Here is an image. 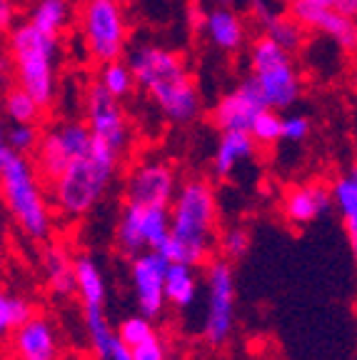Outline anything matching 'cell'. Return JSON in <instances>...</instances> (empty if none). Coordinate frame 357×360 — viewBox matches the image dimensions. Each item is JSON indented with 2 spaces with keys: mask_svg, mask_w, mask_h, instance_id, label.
Listing matches in <instances>:
<instances>
[{
  "mask_svg": "<svg viewBox=\"0 0 357 360\" xmlns=\"http://www.w3.org/2000/svg\"><path fill=\"white\" fill-rule=\"evenodd\" d=\"M128 63L138 90L145 93L162 118L173 125L195 123L202 112V96L183 53L157 43H140L130 51Z\"/></svg>",
  "mask_w": 357,
  "mask_h": 360,
  "instance_id": "6da1fadb",
  "label": "cell"
},
{
  "mask_svg": "<svg viewBox=\"0 0 357 360\" xmlns=\"http://www.w3.org/2000/svg\"><path fill=\"white\" fill-rule=\"evenodd\" d=\"M173 236L157 250L168 263L207 265L218 245V195L210 180L188 178L170 202Z\"/></svg>",
  "mask_w": 357,
  "mask_h": 360,
  "instance_id": "7a4b0ae2",
  "label": "cell"
},
{
  "mask_svg": "<svg viewBox=\"0 0 357 360\" xmlns=\"http://www.w3.org/2000/svg\"><path fill=\"white\" fill-rule=\"evenodd\" d=\"M0 180L3 198L13 225L33 243H48L53 233V208L45 195L33 158L20 155L11 146L0 148Z\"/></svg>",
  "mask_w": 357,
  "mask_h": 360,
  "instance_id": "3957f363",
  "label": "cell"
},
{
  "mask_svg": "<svg viewBox=\"0 0 357 360\" xmlns=\"http://www.w3.org/2000/svg\"><path fill=\"white\" fill-rule=\"evenodd\" d=\"M123 155L108 143L95 141L83 158H78L51 186L56 210L67 220H80L95 210V205L110 191L112 180L120 173Z\"/></svg>",
  "mask_w": 357,
  "mask_h": 360,
  "instance_id": "277c9868",
  "label": "cell"
},
{
  "mask_svg": "<svg viewBox=\"0 0 357 360\" xmlns=\"http://www.w3.org/2000/svg\"><path fill=\"white\" fill-rule=\"evenodd\" d=\"M6 56L13 68V80L48 110L58 98V65L60 38L40 33L33 22H18L6 33Z\"/></svg>",
  "mask_w": 357,
  "mask_h": 360,
  "instance_id": "5b68a950",
  "label": "cell"
},
{
  "mask_svg": "<svg viewBox=\"0 0 357 360\" xmlns=\"http://www.w3.org/2000/svg\"><path fill=\"white\" fill-rule=\"evenodd\" d=\"M250 78L273 110H290L302 96V75L295 65V56L268 35L250 43Z\"/></svg>",
  "mask_w": 357,
  "mask_h": 360,
  "instance_id": "8992f818",
  "label": "cell"
},
{
  "mask_svg": "<svg viewBox=\"0 0 357 360\" xmlns=\"http://www.w3.org/2000/svg\"><path fill=\"white\" fill-rule=\"evenodd\" d=\"M78 30L88 58L98 65L123 60L130 22L123 0H80Z\"/></svg>",
  "mask_w": 357,
  "mask_h": 360,
  "instance_id": "52a82bcc",
  "label": "cell"
},
{
  "mask_svg": "<svg viewBox=\"0 0 357 360\" xmlns=\"http://www.w3.org/2000/svg\"><path fill=\"white\" fill-rule=\"evenodd\" d=\"M205 315L200 335L210 348H220L233 338L238 323V283L230 260L215 258L205 265Z\"/></svg>",
  "mask_w": 357,
  "mask_h": 360,
  "instance_id": "ba28073f",
  "label": "cell"
},
{
  "mask_svg": "<svg viewBox=\"0 0 357 360\" xmlns=\"http://www.w3.org/2000/svg\"><path fill=\"white\" fill-rule=\"evenodd\" d=\"M90 146H93V133L85 120H60L43 130L33 163L40 178L48 186H53L78 158H83L90 150Z\"/></svg>",
  "mask_w": 357,
  "mask_h": 360,
  "instance_id": "9c48e42d",
  "label": "cell"
},
{
  "mask_svg": "<svg viewBox=\"0 0 357 360\" xmlns=\"http://www.w3.org/2000/svg\"><path fill=\"white\" fill-rule=\"evenodd\" d=\"M170 236H173L170 208H160V205L125 202L115 225V243L120 253H125L128 258H135L145 250H160Z\"/></svg>",
  "mask_w": 357,
  "mask_h": 360,
  "instance_id": "30bf717a",
  "label": "cell"
},
{
  "mask_svg": "<svg viewBox=\"0 0 357 360\" xmlns=\"http://www.w3.org/2000/svg\"><path fill=\"white\" fill-rule=\"evenodd\" d=\"M83 120L88 123L95 141L108 143L120 155L130 148V120L123 108V101L110 96L98 80L85 88L83 96Z\"/></svg>",
  "mask_w": 357,
  "mask_h": 360,
  "instance_id": "8fae6325",
  "label": "cell"
},
{
  "mask_svg": "<svg viewBox=\"0 0 357 360\" xmlns=\"http://www.w3.org/2000/svg\"><path fill=\"white\" fill-rule=\"evenodd\" d=\"M178 170L160 158H148L130 168L125 178V202L170 208L178 195Z\"/></svg>",
  "mask_w": 357,
  "mask_h": 360,
  "instance_id": "7c38bea8",
  "label": "cell"
},
{
  "mask_svg": "<svg viewBox=\"0 0 357 360\" xmlns=\"http://www.w3.org/2000/svg\"><path fill=\"white\" fill-rule=\"evenodd\" d=\"M170 263L157 250L130 258V283H133L135 308L150 321H157L165 313L168 295H165V281H168Z\"/></svg>",
  "mask_w": 357,
  "mask_h": 360,
  "instance_id": "4fadbf2b",
  "label": "cell"
},
{
  "mask_svg": "<svg viewBox=\"0 0 357 360\" xmlns=\"http://www.w3.org/2000/svg\"><path fill=\"white\" fill-rule=\"evenodd\" d=\"M265 108H268V103H265L263 93H260L255 80L247 75L245 80L233 85L228 93H223L215 101L210 110V123L220 133H228V130H247L250 133L255 118Z\"/></svg>",
  "mask_w": 357,
  "mask_h": 360,
  "instance_id": "5bb4252c",
  "label": "cell"
},
{
  "mask_svg": "<svg viewBox=\"0 0 357 360\" xmlns=\"http://www.w3.org/2000/svg\"><path fill=\"white\" fill-rule=\"evenodd\" d=\"M287 11L302 22L307 33H320L345 53H357V20L342 15L335 8H320L307 0H292Z\"/></svg>",
  "mask_w": 357,
  "mask_h": 360,
  "instance_id": "9a60e30c",
  "label": "cell"
},
{
  "mask_svg": "<svg viewBox=\"0 0 357 360\" xmlns=\"http://www.w3.org/2000/svg\"><path fill=\"white\" fill-rule=\"evenodd\" d=\"M332 208H335L332 186H325L320 180L290 186L283 193V200H280L283 218L295 228H305V225L315 223Z\"/></svg>",
  "mask_w": 357,
  "mask_h": 360,
  "instance_id": "2e32d148",
  "label": "cell"
},
{
  "mask_svg": "<svg viewBox=\"0 0 357 360\" xmlns=\"http://www.w3.org/2000/svg\"><path fill=\"white\" fill-rule=\"evenodd\" d=\"M11 350L15 360H58L60 358V340L58 330L48 315H35L11 338Z\"/></svg>",
  "mask_w": 357,
  "mask_h": 360,
  "instance_id": "e0dca14e",
  "label": "cell"
},
{
  "mask_svg": "<svg viewBox=\"0 0 357 360\" xmlns=\"http://www.w3.org/2000/svg\"><path fill=\"white\" fill-rule=\"evenodd\" d=\"M202 33L207 43L220 53L235 56L247 45V22L238 8L212 6L202 13Z\"/></svg>",
  "mask_w": 357,
  "mask_h": 360,
  "instance_id": "ac0fdd59",
  "label": "cell"
},
{
  "mask_svg": "<svg viewBox=\"0 0 357 360\" xmlns=\"http://www.w3.org/2000/svg\"><path fill=\"white\" fill-rule=\"evenodd\" d=\"M40 273L45 288L56 298H73L78 295V278H75V255L60 240L43 243L40 250Z\"/></svg>",
  "mask_w": 357,
  "mask_h": 360,
  "instance_id": "d6986e66",
  "label": "cell"
},
{
  "mask_svg": "<svg viewBox=\"0 0 357 360\" xmlns=\"http://www.w3.org/2000/svg\"><path fill=\"white\" fill-rule=\"evenodd\" d=\"M257 155V143L247 130H228L220 133L218 146L212 153V173L218 178H230L242 163H250Z\"/></svg>",
  "mask_w": 357,
  "mask_h": 360,
  "instance_id": "ffe728a7",
  "label": "cell"
},
{
  "mask_svg": "<svg viewBox=\"0 0 357 360\" xmlns=\"http://www.w3.org/2000/svg\"><path fill=\"white\" fill-rule=\"evenodd\" d=\"M75 278H78V300L85 310H105L108 283L100 263L93 255H75Z\"/></svg>",
  "mask_w": 357,
  "mask_h": 360,
  "instance_id": "44dd1931",
  "label": "cell"
},
{
  "mask_svg": "<svg viewBox=\"0 0 357 360\" xmlns=\"http://www.w3.org/2000/svg\"><path fill=\"white\" fill-rule=\"evenodd\" d=\"M28 20L40 33L51 35V38H60L73 20L70 0H33L28 8Z\"/></svg>",
  "mask_w": 357,
  "mask_h": 360,
  "instance_id": "7402d4cb",
  "label": "cell"
},
{
  "mask_svg": "<svg viewBox=\"0 0 357 360\" xmlns=\"http://www.w3.org/2000/svg\"><path fill=\"white\" fill-rule=\"evenodd\" d=\"M200 292V276H197L195 265L188 263H170L168 281H165V295L168 305L178 310H185L197 300Z\"/></svg>",
  "mask_w": 357,
  "mask_h": 360,
  "instance_id": "603a6c76",
  "label": "cell"
},
{
  "mask_svg": "<svg viewBox=\"0 0 357 360\" xmlns=\"http://www.w3.org/2000/svg\"><path fill=\"white\" fill-rule=\"evenodd\" d=\"M332 195L347 238L357 240V163H352L345 173L332 180Z\"/></svg>",
  "mask_w": 357,
  "mask_h": 360,
  "instance_id": "cb8c5ba5",
  "label": "cell"
},
{
  "mask_svg": "<svg viewBox=\"0 0 357 360\" xmlns=\"http://www.w3.org/2000/svg\"><path fill=\"white\" fill-rule=\"evenodd\" d=\"M35 305L28 295L15 290H3L0 295V330L3 335L11 338L15 330H20L28 321L35 318Z\"/></svg>",
  "mask_w": 357,
  "mask_h": 360,
  "instance_id": "d4e9b609",
  "label": "cell"
},
{
  "mask_svg": "<svg viewBox=\"0 0 357 360\" xmlns=\"http://www.w3.org/2000/svg\"><path fill=\"white\" fill-rule=\"evenodd\" d=\"M263 35L273 38L278 45H283L285 51H290L295 56L302 45H305L307 30L302 28L300 20H295V15L290 11H280L273 20H268L263 25Z\"/></svg>",
  "mask_w": 357,
  "mask_h": 360,
  "instance_id": "484cf974",
  "label": "cell"
},
{
  "mask_svg": "<svg viewBox=\"0 0 357 360\" xmlns=\"http://www.w3.org/2000/svg\"><path fill=\"white\" fill-rule=\"evenodd\" d=\"M95 80H98V83H100L110 96H115L117 101L130 98L135 93V88H138V83H135V73H133V68H130L128 60H112V63L100 65V73H98V78Z\"/></svg>",
  "mask_w": 357,
  "mask_h": 360,
  "instance_id": "4316f807",
  "label": "cell"
},
{
  "mask_svg": "<svg viewBox=\"0 0 357 360\" xmlns=\"http://www.w3.org/2000/svg\"><path fill=\"white\" fill-rule=\"evenodd\" d=\"M3 105H6V115L11 123H35L38 125L45 112V108L30 96L28 90H22L20 85H13V88L6 90V101H3Z\"/></svg>",
  "mask_w": 357,
  "mask_h": 360,
  "instance_id": "83f0119b",
  "label": "cell"
},
{
  "mask_svg": "<svg viewBox=\"0 0 357 360\" xmlns=\"http://www.w3.org/2000/svg\"><path fill=\"white\" fill-rule=\"evenodd\" d=\"M283 123H285V115H280V110L265 108L255 118V123H252L250 135L255 138L257 146L273 148L283 141Z\"/></svg>",
  "mask_w": 357,
  "mask_h": 360,
  "instance_id": "f1b7e54d",
  "label": "cell"
},
{
  "mask_svg": "<svg viewBox=\"0 0 357 360\" xmlns=\"http://www.w3.org/2000/svg\"><path fill=\"white\" fill-rule=\"evenodd\" d=\"M40 138H43V130L35 123H11L6 128V141L3 146H11L20 155H35L40 146Z\"/></svg>",
  "mask_w": 357,
  "mask_h": 360,
  "instance_id": "f546056e",
  "label": "cell"
},
{
  "mask_svg": "<svg viewBox=\"0 0 357 360\" xmlns=\"http://www.w3.org/2000/svg\"><path fill=\"white\" fill-rule=\"evenodd\" d=\"M250 243H252V238L247 228H242V225H230V228H225V231L220 233L218 250L225 260L235 263V260L245 258V255L250 253Z\"/></svg>",
  "mask_w": 357,
  "mask_h": 360,
  "instance_id": "4dcf8cb0",
  "label": "cell"
},
{
  "mask_svg": "<svg viewBox=\"0 0 357 360\" xmlns=\"http://www.w3.org/2000/svg\"><path fill=\"white\" fill-rule=\"evenodd\" d=\"M155 326H152L150 318H145L143 313H133V315H125L123 321L117 323V338L123 340L125 348H135L140 345L143 340L155 335Z\"/></svg>",
  "mask_w": 357,
  "mask_h": 360,
  "instance_id": "1f68e13d",
  "label": "cell"
},
{
  "mask_svg": "<svg viewBox=\"0 0 357 360\" xmlns=\"http://www.w3.org/2000/svg\"><path fill=\"white\" fill-rule=\"evenodd\" d=\"M130 355H133V360H170L168 343L162 340L160 333H155L152 338H148L140 345L130 348Z\"/></svg>",
  "mask_w": 357,
  "mask_h": 360,
  "instance_id": "d6a6232c",
  "label": "cell"
},
{
  "mask_svg": "<svg viewBox=\"0 0 357 360\" xmlns=\"http://www.w3.org/2000/svg\"><path fill=\"white\" fill-rule=\"evenodd\" d=\"M313 133V123L310 118L300 115V112H292V115H285L283 123V141L287 143H305Z\"/></svg>",
  "mask_w": 357,
  "mask_h": 360,
  "instance_id": "836d02e7",
  "label": "cell"
},
{
  "mask_svg": "<svg viewBox=\"0 0 357 360\" xmlns=\"http://www.w3.org/2000/svg\"><path fill=\"white\" fill-rule=\"evenodd\" d=\"M245 6H247V13H250L252 20L263 28L265 22L273 20L275 15L280 13V3L278 0H245Z\"/></svg>",
  "mask_w": 357,
  "mask_h": 360,
  "instance_id": "e575fe53",
  "label": "cell"
},
{
  "mask_svg": "<svg viewBox=\"0 0 357 360\" xmlns=\"http://www.w3.org/2000/svg\"><path fill=\"white\" fill-rule=\"evenodd\" d=\"M18 6L15 0H0V28L3 33H11L18 25Z\"/></svg>",
  "mask_w": 357,
  "mask_h": 360,
  "instance_id": "d590c367",
  "label": "cell"
},
{
  "mask_svg": "<svg viewBox=\"0 0 357 360\" xmlns=\"http://www.w3.org/2000/svg\"><path fill=\"white\" fill-rule=\"evenodd\" d=\"M335 11H340L342 15H347V18H352V20H357V0H340Z\"/></svg>",
  "mask_w": 357,
  "mask_h": 360,
  "instance_id": "8d00e7d4",
  "label": "cell"
},
{
  "mask_svg": "<svg viewBox=\"0 0 357 360\" xmlns=\"http://www.w3.org/2000/svg\"><path fill=\"white\" fill-rule=\"evenodd\" d=\"M110 360H133V355H130V350L123 345V340H120V343H117V348L112 350Z\"/></svg>",
  "mask_w": 357,
  "mask_h": 360,
  "instance_id": "74e56055",
  "label": "cell"
},
{
  "mask_svg": "<svg viewBox=\"0 0 357 360\" xmlns=\"http://www.w3.org/2000/svg\"><path fill=\"white\" fill-rule=\"evenodd\" d=\"M307 3H313V6H320V8H337L340 0H307Z\"/></svg>",
  "mask_w": 357,
  "mask_h": 360,
  "instance_id": "f35d334b",
  "label": "cell"
},
{
  "mask_svg": "<svg viewBox=\"0 0 357 360\" xmlns=\"http://www.w3.org/2000/svg\"><path fill=\"white\" fill-rule=\"evenodd\" d=\"M238 3H242V0H212V6H225V8H238Z\"/></svg>",
  "mask_w": 357,
  "mask_h": 360,
  "instance_id": "ab89813d",
  "label": "cell"
},
{
  "mask_svg": "<svg viewBox=\"0 0 357 360\" xmlns=\"http://www.w3.org/2000/svg\"><path fill=\"white\" fill-rule=\"evenodd\" d=\"M350 250H352V260H355V268H357V240H350Z\"/></svg>",
  "mask_w": 357,
  "mask_h": 360,
  "instance_id": "60d3db41",
  "label": "cell"
},
{
  "mask_svg": "<svg viewBox=\"0 0 357 360\" xmlns=\"http://www.w3.org/2000/svg\"><path fill=\"white\" fill-rule=\"evenodd\" d=\"M278 3H280V6H290L292 0H278Z\"/></svg>",
  "mask_w": 357,
  "mask_h": 360,
  "instance_id": "b9f144b4",
  "label": "cell"
},
{
  "mask_svg": "<svg viewBox=\"0 0 357 360\" xmlns=\"http://www.w3.org/2000/svg\"><path fill=\"white\" fill-rule=\"evenodd\" d=\"M352 88H355V93H357V75H355V80H352Z\"/></svg>",
  "mask_w": 357,
  "mask_h": 360,
  "instance_id": "7bdbcfd3",
  "label": "cell"
}]
</instances>
